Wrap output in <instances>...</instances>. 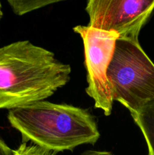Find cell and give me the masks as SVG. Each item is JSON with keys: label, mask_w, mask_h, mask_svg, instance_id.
I'll list each match as a JSON object with an SVG mask.
<instances>
[{"label": "cell", "mask_w": 154, "mask_h": 155, "mask_svg": "<svg viewBox=\"0 0 154 155\" xmlns=\"http://www.w3.org/2000/svg\"><path fill=\"white\" fill-rule=\"evenodd\" d=\"M11 125L23 142H31L55 152L95 144L100 137L93 117L86 110L40 101L9 110Z\"/></svg>", "instance_id": "2"}, {"label": "cell", "mask_w": 154, "mask_h": 155, "mask_svg": "<svg viewBox=\"0 0 154 155\" xmlns=\"http://www.w3.org/2000/svg\"><path fill=\"white\" fill-rule=\"evenodd\" d=\"M2 15H3V13H2V5H1V2H0V19L2 18Z\"/></svg>", "instance_id": "11"}, {"label": "cell", "mask_w": 154, "mask_h": 155, "mask_svg": "<svg viewBox=\"0 0 154 155\" xmlns=\"http://www.w3.org/2000/svg\"><path fill=\"white\" fill-rule=\"evenodd\" d=\"M73 30L81 36L84 44L88 82L86 93L93 98L95 107L109 116L113 109V100L107 79V69L119 35L88 26H76Z\"/></svg>", "instance_id": "4"}, {"label": "cell", "mask_w": 154, "mask_h": 155, "mask_svg": "<svg viewBox=\"0 0 154 155\" xmlns=\"http://www.w3.org/2000/svg\"><path fill=\"white\" fill-rule=\"evenodd\" d=\"M57 152L41 147L36 144L27 145L22 142L18 149L14 150L15 155H56Z\"/></svg>", "instance_id": "8"}, {"label": "cell", "mask_w": 154, "mask_h": 155, "mask_svg": "<svg viewBox=\"0 0 154 155\" xmlns=\"http://www.w3.org/2000/svg\"><path fill=\"white\" fill-rule=\"evenodd\" d=\"M153 10L154 0H89L85 8L88 27L134 42Z\"/></svg>", "instance_id": "5"}, {"label": "cell", "mask_w": 154, "mask_h": 155, "mask_svg": "<svg viewBox=\"0 0 154 155\" xmlns=\"http://www.w3.org/2000/svg\"><path fill=\"white\" fill-rule=\"evenodd\" d=\"M0 155H15L14 150L9 148L5 142L0 138Z\"/></svg>", "instance_id": "9"}, {"label": "cell", "mask_w": 154, "mask_h": 155, "mask_svg": "<svg viewBox=\"0 0 154 155\" xmlns=\"http://www.w3.org/2000/svg\"><path fill=\"white\" fill-rule=\"evenodd\" d=\"M131 117L144 136L148 154L154 155V101L145 105Z\"/></svg>", "instance_id": "6"}, {"label": "cell", "mask_w": 154, "mask_h": 155, "mask_svg": "<svg viewBox=\"0 0 154 155\" xmlns=\"http://www.w3.org/2000/svg\"><path fill=\"white\" fill-rule=\"evenodd\" d=\"M107 79L113 101H119L136 114L154 101V64L139 42L118 39Z\"/></svg>", "instance_id": "3"}, {"label": "cell", "mask_w": 154, "mask_h": 155, "mask_svg": "<svg viewBox=\"0 0 154 155\" xmlns=\"http://www.w3.org/2000/svg\"><path fill=\"white\" fill-rule=\"evenodd\" d=\"M58 2V0H8V2L14 13L23 15Z\"/></svg>", "instance_id": "7"}, {"label": "cell", "mask_w": 154, "mask_h": 155, "mask_svg": "<svg viewBox=\"0 0 154 155\" xmlns=\"http://www.w3.org/2000/svg\"><path fill=\"white\" fill-rule=\"evenodd\" d=\"M71 67L29 41L0 48V109L42 101L70 80Z\"/></svg>", "instance_id": "1"}, {"label": "cell", "mask_w": 154, "mask_h": 155, "mask_svg": "<svg viewBox=\"0 0 154 155\" xmlns=\"http://www.w3.org/2000/svg\"><path fill=\"white\" fill-rule=\"evenodd\" d=\"M81 155H109L107 153L104 152V151H86L82 153Z\"/></svg>", "instance_id": "10"}]
</instances>
